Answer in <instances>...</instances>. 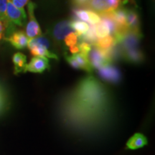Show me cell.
Masks as SVG:
<instances>
[{
    "instance_id": "1",
    "label": "cell",
    "mask_w": 155,
    "mask_h": 155,
    "mask_svg": "<svg viewBox=\"0 0 155 155\" xmlns=\"http://www.w3.org/2000/svg\"><path fill=\"white\" fill-rule=\"evenodd\" d=\"M112 114L109 91L90 75L83 78L60 101L59 115L65 125L76 129H91L106 124Z\"/></svg>"
},
{
    "instance_id": "2",
    "label": "cell",
    "mask_w": 155,
    "mask_h": 155,
    "mask_svg": "<svg viewBox=\"0 0 155 155\" xmlns=\"http://www.w3.org/2000/svg\"><path fill=\"white\" fill-rule=\"evenodd\" d=\"M122 0H90L88 9L98 14L113 12L121 7Z\"/></svg>"
},
{
    "instance_id": "3",
    "label": "cell",
    "mask_w": 155,
    "mask_h": 155,
    "mask_svg": "<svg viewBox=\"0 0 155 155\" xmlns=\"http://www.w3.org/2000/svg\"><path fill=\"white\" fill-rule=\"evenodd\" d=\"M75 32L71 25V20H63L56 23L50 29V35L58 43H62L68 35Z\"/></svg>"
},
{
    "instance_id": "4",
    "label": "cell",
    "mask_w": 155,
    "mask_h": 155,
    "mask_svg": "<svg viewBox=\"0 0 155 155\" xmlns=\"http://www.w3.org/2000/svg\"><path fill=\"white\" fill-rule=\"evenodd\" d=\"M35 4L32 2H29L28 4V11L29 15V21L26 25V35L28 38L32 39L42 35V31L38 22L35 17Z\"/></svg>"
},
{
    "instance_id": "5",
    "label": "cell",
    "mask_w": 155,
    "mask_h": 155,
    "mask_svg": "<svg viewBox=\"0 0 155 155\" xmlns=\"http://www.w3.org/2000/svg\"><path fill=\"white\" fill-rule=\"evenodd\" d=\"M6 15L7 20L12 24L20 27H23L26 24L27 15L25 9L15 7L9 0H7Z\"/></svg>"
},
{
    "instance_id": "6",
    "label": "cell",
    "mask_w": 155,
    "mask_h": 155,
    "mask_svg": "<svg viewBox=\"0 0 155 155\" xmlns=\"http://www.w3.org/2000/svg\"><path fill=\"white\" fill-rule=\"evenodd\" d=\"M141 31L127 30L122 35L119 42L122 51L138 48L141 38Z\"/></svg>"
},
{
    "instance_id": "7",
    "label": "cell",
    "mask_w": 155,
    "mask_h": 155,
    "mask_svg": "<svg viewBox=\"0 0 155 155\" xmlns=\"http://www.w3.org/2000/svg\"><path fill=\"white\" fill-rule=\"evenodd\" d=\"M88 58L93 68L97 70L104 65L112 63L106 55L105 50L100 49L96 46H93L89 52Z\"/></svg>"
},
{
    "instance_id": "8",
    "label": "cell",
    "mask_w": 155,
    "mask_h": 155,
    "mask_svg": "<svg viewBox=\"0 0 155 155\" xmlns=\"http://www.w3.org/2000/svg\"><path fill=\"white\" fill-rule=\"evenodd\" d=\"M99 76L104 81L111 83H118L121 79V74L117 68L108 64L98 69Z\"/></svg>"
},
{
    "instance_id": "9",
    "label": "cell",
    "mask_w": 155,
    "mask_h": 155,
    "mask_svg": "<svg viewBox=\"0 0 155 155\" xmlns=\"http://www.w3.org/2000/svg\"><path fill=\"white\" fill-rule=\"evenodd\" d=\"M50 68L49 60L45 57H34L31 59L30 63L27 64L24 73L31 72L42 73L45 70Z\"/></svg>"
},
{
    "instance_id": "10",
    "label": "cell",
    "mask_w": 155,
    "mask_h": 155,
    "mask_svg": "<svg viewBox=\"0 0 155 155\" xmlns=\"http://www.w3.org/2000/svg\"><path fill=\"white\" fill-rule=\"evenodd\" d=\"M13 47L17 50H22L28 46V38L23 31L14 32L11 35L5 38Z\"/></svg>"
},
{
    "instance_id": "11",
    "label": "cell",
    "mask_w": 155,
    "mask_h": 155,
    "mask_svg": "<svg viewBox=\"0 0 155 155\" xmlns=\"http://www.w3.org/2000/svg\"><path fill=\"white\" fill-rule=\"evenodd\" d=\"M122 58L131 63H141L144 61V55L138 48L122 51Z\"/></svg>"
},
{
    "instance_id": "12",
    "label": "cell",
    "mask_w": 155,
    "mask_h": 155,
    "mask_svg": "<svg viewBox=\"0 0 155 155\" xmlns=\"http://www.w3.org/2000/svg\"><path fill=\"white\" fill-rule=\"evenodd\" d=\"M126 25L129 30L140 31V20L138 13L135 9H127L126 15Z\"/></svg>"
},
{
    "instance_id": "13",
    "label": "cell",
    "mask_w": 155,
    "mask_h": 155,
    "mask_svg": "<svg viewBox=\"0 0 155 155\" xmlns=\"http://www.w3.org/2000/svg\"><path fill=\"white\" fill-rule=\"evenodd\" d=\"M147 144V139L142 134H134L127 143V147L129 150H138L142 148Z\"/></svg>"
},
{
    "instance_id": "14",
    "label": "cell",
    "mask_w": 155,
    "mask_h": 155,
    "mask_svg": "<svg viewBox=\"0 0 155 155\" xmlns=\"http://www.w3.org/2000/svg\"><path fill=\"white\" fill-rule=\"evenodd\" d=\"M12 61L14 63L15 74L24 73L25 68L27 65L26 56L21 53H17L13 55Z\"/></svg>"
},
{
    "instance_id": "15",
    "label": "cell",
    "mask_w": 155,
    "mask_h": 155,
    "mask_svg": "<svg viewBox=\"0 0 155 155\" xmlns=\"http://www.w3.org/2000/svg\"><path fill=\"white\" fill-rule=\"evenodd\" d=\"M73 56L78 63V65L79 69L84 70V71H86V72L89 73H91L93 72L94 68H92L90 62L88 61V56L81 53L73 54Z\"/></svg>"
},
{
    "instance_id": "16",
    "label": "cell",
    "mask_w": 155,
    "mask_h": 155,
    "mask_svg": "<svg viewBox=\"0 0 155 155\" xmlns=\"http://www.w3.org/2000/svg\"><path fill=\"white\" fill-rule=\"evenodd\" d=\"M30 51L32 55L35 57H48L50 58H53V59L58 60L57 55L55 53L50 52L49 50H48L47 48L43 47V46L37 45L34 47L30 48Z\"/></svg>"
},
{
    "instance_id": "17",
    "label": "cell",
    "mask_w": 155,
    "mask_h": 155,
    "mask_svg": "<svg viewBox=\"0 0 155 155\" xmlns=\"http://www.w3.org/2000/svg\"><path fill=\"white\" fill-rule=\"evenodd\" d=\"M116 43L115 38L113 35H108L103 38H99L96 40L94 46L100 48L102 50H108L115 45Z\"/></svg>"
},
{
    "instance_id": "18",
    "label": "cell",
    "mask_w": 155,
    "mask_h": 155,
    "mask_svg": "<svg viewBox=\"0 0 155 155\" xmlns=\"http://www.w3.org/2000/svg\"><path fill=\"white\" fill-rule=\"evenodd\" d=\"M71 25L78 37L85 34L88 30V25L82 21L75 20V19L71 20Z\"/></svg>"
},
{
    "instance_id": "19",
    "label": "cell",
    "mask_w": 155,
    "mask_h": 155,
    "mask_svg": "<svg viewBox=\"0 0 155 155\" xmlns=\"http://www.w3.org/2000/svg\"><path fill=\"white\" fill-rule=\"evenodd\" d=\"M37 45L43 46V47L48 48L50 47V42L45 37H43L42 35L37 37V38L32 39H30L28 40V47L29 49Z\"/></svg>"
},
{
    "instance_id": "20",
    "label": "cell",
    "mask_w": 155,
    "mask_h": 155,
    "mask_svg": "<svg viewBox=\"0 0 155 155\" xmlns=\"http://www.w3.org/2000/svg\"><path fill=\"white\" fill-rule=\"evenodd\" d=\"M96 34L97 38H103L110 35V32L108 27L101 21L96 25Z\"/></svg>"
},
{
    "instance_id": "21",
    "label": "cell",
    "mask_w": 155,
    "mask_h": 155,
    "mask_svg": "<svg viewBox=\"0 0 155 155\" xmlns=\"http://www.w3.org/2000/svg\"><path fill=\"white\" fill-rule=\"evenodd\" d=\"M7 104H8V99H7V92L2 85L0 84V114L3 113L7 108Z\"/></svg>"
},
{
    "instance_id": "22",
    "label": "cell",
    "mask_w": 155,
    "mask_h": 155,
    "mask_svg": "<svg viewBox=\"0 0 155 155\" xmlns=\"http://www.w3.org/2000/svg\"><path fill=\"white\" fill-rule=\"evenodd\" d=\"M73 16L74 19H81L83 22H89L88 10L82 8H75L73 9Z\"/></svg>"
},
{
    "instance_id": "23",
    "label": "cell",
    "mask_w": 155,
    "mask_h": 155,
    "mask_svg": "<svg viewBox=\"0 0 155 155\" xmlns=\"http://www.w3.org/2000/svg\"><path fill=\"white\" fill-rule=\"evenodd\" d=\"M78 40V38L77 35L75 32H71L65 37V38L64 39V42H65V45L69 48L71 46L77 45Z\"/></svg>"
},
{
    "instance_id": "24",
    "label": "cell",
    "mask_w": 155,
    "mask_h": 155,
    "mask_svg": "<svg viewBox=\"0 0 155 155\" xmlns=\"http://www.w3.org/2000/svg\"><path fill=\"white\" fill-rule=\"evenodd\" d=\"M88 18H89V23L91 25H96L101 22V18L99 17V15L98 13L95 12L92 10H88Z\"/></svg>"
},
{
    "instance_id": "25",
    "label": "cell",
    "mask_w": 155,
    "mask_h": 155,
    "mask_svg": "<svg viewBox=\"0 0 155 155\" xmlns=\"http://www.w3.org/2000/svg\"><path fill=\"white\" fill-rule=\"evenodd\" d=\"M78 46L79 51L81 52L80 53L87 56H88L89 52L91 51L92 48V45H91L90 44L87 43L86 42H80V44Z\"/></svg>"
},
{
    "instance_id": "26",
    "label": "cell",
    "mask_w": 155,
    "mask_h": 155,
    "mask_svg": "<svg viewBox=\"0 0 155 155\" xmlns=\"http://www.w3.org/2000/svg\"><path fill=\"white\" fill-rule=\"evenodd\" d=\"M73 5L76 7V8H86L88 9V5L90 0H71Z\"/></svg>"
},
{
    "instance_id": "27",
    "label": "cell",
    "mask_w": 155,
    "mask_h": 155,
    "mask_svg": "<svg viewBox=\"0 0 155 155\" xmlns=\"http://www.w3.org/2000/svg\"><path fill=\"white\" fill-rule=\"evenodd\" d=\"M15 7L18 9H24V7L28 5L29 0H9Z\"/></svg>"
},
{
    "instance_id": "28",
    "label": "cell",
    "mask_w": 155,
    "mask_h": 155,
    "mask_svg": "<svg viewBox=\"0 0 155 155\" xmlns=\"http://www.w3.org/2000/svg\"><path fill=\"white\" fill-rule=\"evenodd\" d=\"M69 50L70 51H71V53L73 54L78 53L79 52V48H78V45H75L69 47Z\"/></svg>"
},
{
    "instance_id": "29",
    "label": "cell",
    "mask_w": 155,
    "mask_h": 155,
    "mask_svg": "<svg viewBox=\"0 0 155 155\" xmlns=\"http://www.w3.org/2000/svg\"><path fill=\"white\" fill-rule=\"evenodd\" d=\"M5 26H4V24L2 21H0V40L2 38L3 33L4 32H5Z\"/></svg>"
}]
</instances>
